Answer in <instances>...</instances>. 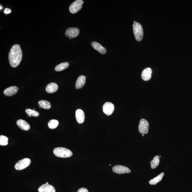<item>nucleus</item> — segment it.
<instances>
[{
  "label": "nucleus",
  "mask_w": 192,
  "mask_h": 192,
  "mask_svg": "<svg viewBox=\"0 0 192 192\" xmlns=\"http://www.w3.org/2000/svg\"><path fill=\"white\" fill-rule=\"evenodd\" d=\"M22 56L20 46L18 44L14 45L9 54V60L10 66L13 68L18 66L21 62Z\"/></svg>",
  "instance_id": "f257e3e1"
},
{
  "label": "nucleus",
  "mask_w": 192,
  "mask_h": 192,
  "mask_svg": "<svg viewBox=\"0 0 192 192\" xmlns=\"http://www.w3.org/2000/svg\"><path fill=\"white\" fill-rule=\"evenodd\" d=\"M53 152L55 156L58 157L69 158L73 155L71 150L64 147H57L54 150Z\"/></svg>",
  "instance_id": "f03ea898"
},
{
  "label": "nucleus",
  "mask_w": 192,
  "mask_h": 192,
  "mask_svg": "<svg viewBox=\"0 0 192 192\" xmlns=\"http://www.w3.org/2000/svg\"><path fill=\"white\" fill-rule=\"evenodd\" d=\"M133 29L135 39L139 42L141 41L143 36V29L142 25L139 23L136 22L133 24Z\"/></svg>",
  "instance_id": "7ed1b4c3"
},
{
  "label": "nucleus",
  "mask_w": 192,
  "mask_h": 192,
  "mask_svg": "<svg viewBox=\"0 0 192 192\" xmlns=\"http://www.w3.org/2000/svg\"><path fill=\"white\" fill-rule=\"evenodd\" d=\"M84 3L82 0H77L70 4L69 7V10L70 13L75 14L77 13L82 8V5Z\"/></svg>",
  "instance_id": "20e7f679"
},
{
  "label": "nucleus",
  "mask_w": 192,
  "mask_h": 192,
  "mask_svg": "<svg viewBox=\"0 0 192 192\" xmlns=\"http://www.w3.org/2000/svg\"><path fill=\"white\" fill-rule=\"evenodd\" d=\"M31 162V161L30 159L25 158L17 163L15 165V168L17 170H22L28 167Z\"/></svg>",
  "instance_id": "39448f33"
},
{
  "label": "nucleus",
  "mask_w": 192,
  "mask_h": 192,
  "mask_svg": "<svg viewBox=\"0 0 192 192\" xmlns=\"http://www.w3.org/2000/svg\"><path fill=\"white\" fill-rule=\"evenodd\" d=\"M149 123L146 120L142 119L140 121L139 126V133L142 134H146L148 133L149 130Z\"/></svg>",
  "instance_id": "423d86ee"
},
{
  "label": "nucleus",
  "mask_w": 192,
  "mask_h": 192,
  "mask_svg": "<svg viewBox=\"0 0 192 192\" xmlns=\"http://www.w3.org/2000/svg\"><path fill=\"white\" fill-rule=\"evenodd\" d=\"M113 170L114 173L118 174L129 173L131 172L130 169L127 167L121 165L115 166L113 168Z\"/></svg>",
  "instance_id": "0eeeda50"
},
{
  "label": "nucleus",
  "mask_w": 192,
  "mask_h": 192,
  "mask_svg": "<svg viewBox=\"0 0 192 192\" xmlns=\"http://www.w3.org/2000/svg\"><path fill=\"white\" fill-rule=\"evenodd\" d=\"M102 109L104 113L107 116H110L113 113L114 106L111 102H107L104 104Z\"/></svg>",
  "instance_id": "6e6552de"
},
{
  "label": "nucleus",
  "mask_w": 192,
  "mask_h": 192,
  "mask_svg": "<svg viewBox=\"0 0 192 192\" xmlns=\"http://www.w3.org/2000/svg\"><path fill=\"white\" fill-rule=\"evenodd\" d=\"M80 33L79 29L76 27H70L67 29L66 33L69 38H74L78 36Z\"/></svg>",
  "instance_id": "1a4fd4ad"
},
{
  "label": "nucleus",
  "mask_w": 192,
  "mask_h": 192,
  "mask_svg": "<svg viewBox=\"0 0 192 192\" xmlns=\"http://www.w3.org/2000/svg\"><path fill=\"white\" fill-rule=\"evenodd\" d=\"M39 192H56V190L53 186L49 184H44L38 189Z\"/></svg>",
  "instance_id": "9d476101"
},
{
  "label": "nucleus",
  "mask_w": 192,
  "mask_h": 192,
  "mask_svg": "<svg viewBox=\"0 0 192 192\" xmlns=\"http://www.w3.org/2000/svg\"><path fill=\"white\" fill-rule=\"evenodd\" d=\"M91 46L95 50L97 51L101 54L104 55L107 53L106 49L99 43L94 41L92 43Z\"/></svg>",
  "instance_id": "9b49d317"
},
{
  "label": "nucleus",
  "mask_w": 192,
  "mask_h": 192,
  "mask_svg": "<svg viewBox=\"0 0 192 192\" xmlns=\"http://www.w3.org/2000/svg\"><path fill=\"white\" fill-rule=\"evenodd\" d=\"M19 89L16 86L9 87L4 90V94L7 96H13L17 93Z\"/></svg>",
  "instance_id": "f8f14e48"
},
{
  "label": "nucleus",
  "mask_w": 192,
  "mask_h": 192,
  "mask_svg": "<svg viewBox=\"0 0 192 192\" xmlns=\"http://www.w3.org/2000/svg\"><path fill=\"white\" fill-rule=\"evenodd\" d=\"M152 73V69L150 68H147L142 72L141 77L142 79L146 81L150 80L151 78Z\"/></svg>",
  "instance_id": "ddd939ff"
},
{
  "label": "nucleus",
  "mask_w": 192,
  "mask_h": 192,
  "mask_svg": "<svg viewBox=\"0 0 192 192\" xmlns=\"http://www.w3.org/2000/svg\"><path fill=\"white\" fill-rule=\"evenodd\" d=\"M16 124L20 128L23 130L27 131L30 129V125L25 121L23 120L20 119L17 121Z\"/></svg>",
  "instance_id": "4468645a"
},
{
  "label": "nucleus",
  "mask_w": 192,
  "mask_h": 192,
  "mask_svg": "<svg viewBox=\"0 0 192 192\" xmlns=\"http://www.w3.org/2000/svg\"><path fill=\"white\" fill-rule=\"evenodd\" d=\"M76 117L78 123H83L85 120V114L84 111L81 109L77 110L76 112Z\"/></svg>",
  "instance_id": "2eb2a0df"
},
{
  "label": "nucleus",
  "mask_w": 192,
  "mask_h": 192,
  "mask_svg": "<svg viewBox=\"0 0 192 192\" xmlns=\"http://www.w3.org/2000/svg\"><path fill=\"white\" fill-rule=\"evenodd\" d=\"M58 88L57 84L55 83H51L47 86L46 90L48 93H53L57 91Z\"/></svg>",
  "instance_id": "dca6fc26"
},
{
  "label": "nucleus",
  "mask_w": 192,
  "mask_h": 192,
  "mask_svg": "<svg viewBox=\"0 0 192 192\" xmlns=\"http://www.w3.org/2000/svg\"><path fill=\"white\" fill-rule=\"evenodd\" d=\"M85 77L83 76H80L77 80L76 83V88L79 89L82 88L85 84Z\"/></svg>",
  "instance_id": "f3484780"
},
{
  "label": "nucleus",
  "mask_w": 192,
  "mask_h": 192,
  "mask_svg": "<svg viewBox=\"0 0 192 192\" xmlns=\"http://www.w3.org/2000/svg\"><path fill=\"white\" fill-rule=\"evenodd\" d=\"M69 66H70V64L68 62H63L57 66L55 68V70L57 72L62 71L68 68Z\"/></svg>",
  "instance_id": "a211bd4d"
},
{
  "label": "nucleus",
  "mask_w": 192,
  "mask_h": 192,
  "mask_svg": "<svg viewBox=\"0 0 192 192\" xmlns=\"http://www.w3.org/2000/svg\"><path fill=\"white\" fill-rule=\"evenodd\" d=\"M38 104L41 108L45 109H49L51 107V104L48 101L41 100L38 101Z\"/></svg>",
  "instance_id": "6ab92c4d"
},
{
  "label": "nucleus",
  "mask_w": 192,
  "mask_h": 192,
  "mask_svg": "<svg viewBox=\"0 0 192 192\" xmlns=\"http://www.w3.org/2000/svg\"><path fill=\"white\" fill-rule=\"evenodd\" d=\"M164 176V173H162L159 176L152 179L150 181L149 183L150 185H156L157 183L160 182Z\"/></svg>",
  "instance_id": "aec40b11"
},
{
  "label": "nucleus",
  "mask_w": 192,
  "mask_h": 192,
  "mask_svg": "<svg viewBox=\"0 0 192 192\" xmlns=\"http://www.w3.org/2000/svg\"><path fill=\"white\" fill-rule=\"evenodd\" d=\"M159 156H155L151 161L150 163V166L152 169H154L156 168L159 165Z\"/></svg>",
  "instance_id": "412c9836"
},
{
  "label": "nucleus",
  "mask_w": 192,
  "mask_h": 192,
  "mask_svg": "<svg viewBox=\"0 0 192 192\" xmlns=\"http://www.w3.org/2000/svg\"><path fill=\"white\" fill-rule=\"evenodd\" d=\"M58 124H59V122L57 120H52L49 121L48 125L49 128L51 129H54L57 127Z\"/></svg>",
  "instance_id": "4be33fe9"
},
{
  "label": "nucleus",
  "mask_w": 192,
  "mask_h": 192,
  "mask_svg": "<svg viewBox=\"0 0 192 192\" xmlns=\"http://www.w3.org/2000/svg\"><path fill=\"white\" fill-rule=\"evenodd\" d=\"M25 112L27 113L28 116L31 117H38L39 115V113L38 111H36L34 110H32L30 109H27L25 110Z\"/></svg>",
  "instance_id": "5701e85b"
},
{
  "label": "nucleus",
  "mask_w": 192,
  "mask_h": 192,
  "mask_svg": "<svg viewBox=\"0 0 192 192\" xmlns=\"http://www.w3.org/2000/svg\"><path fill=\"white\" fill-rule=\"evenodd\" d=\"M8 138L7 137L3 135L0 136V145L6 146L8 144Z\"/></svg>",
  "instance_id": "b1692460"
},
{
  "label": "nucleus",
  "mask_w": 192,
  "mask_h": 192,
  "mask_svg": "<svg viewBox=\"0 0 192 192\" xmlns=\"http://www.w3.org/2000/svg\"><path fill=\"white\" fill-rule=\"evenodd\" d=\"M77 192H88V190L86 188L83 187L79 189Z\"/></svg>",
  "instance_id": "393cba45"
},
{
  "label": "nucleus",
  "mask_w": 192,
  "mask_h": 192,
  "mask_svg": "<svg viewBox=\"0 0 192 192\" xmlns=\"http://www.w3.org/2000/svg\"><path fill=\"white\" fill-rule=\"evenodd\" d=\"M11 12V10L10 9L6 8L4 11V13L6 14H8L10 13Z\"/></svg>",
  "instance_id": "a878e982"
},
{
  "label": "nucleus",
  "mask_w": 192,
  "mask_h": 192,
  "mask_svg": "<svg viewBox=\"0 0 192 192\" xmlns=\"http://www.w3.org/2000/svg\"><path fill=\"white\" fill-rule=\"evenodd\" d=\"M46 184H49V183H48V182H47L46 183Z\"/></svg>",
  "instance_id": "bb28decb"
},
{
  "label": "nucleus",
  "mask_w": 192,
  "mask_h": 192,
  "mask_svg": "<svg viewBox=\"0 0 192 192\" xmlns=\"http://www.w3.org/2000/svg\"><path fill=\"white\" fill-rule=\"evenodd\" d=\"M2 7H1V9H2Z\"/></svg>",
  "instance_id": "cd10ccee"
},
{
  "label": "nucleus",
  "mask_w": 192,
  "mask_h": 192,
  "mask_svg": "<svg viewBox=\"0 0 192 192\" xmlns=\"http://www.w3.org/2000/svg\"><path fill=\"white\" fill-rule=\"evenodd\" d=\"M136 21H134V23H136Z\"/></svg>",
  "instance_id": "c85d7f7f"
},
{
  "label": "nucleus",
  "mask_w": 192,
  "mask_h": 192,
  "mask_svg": "<svg viewBox=\"0 0 192 192\" xmlns=\"http://www.w3.org/2000/svg\"><path fill=\"white\" fill-rule=\"evenodd\" d=\"M142 136H144V135L143 134H142Z\"/></svg>",
  "instance_id": "c756f323"
},
{
  "label": "nucleus",
  "mask_w": 192,
  "mask_h": 192,
  "mask_svg": "<svg viewBox=\"0 0 192 192\" xmlns=\"http://www.w3.org/2000/svg\"><path fill=\"white\" fill-rule=\"evenodd\" d=\"M109 165H110V166H111V164H110Z\"/></svg>",
  "instance_id": "7c9ffc66"
}]
</instances>
